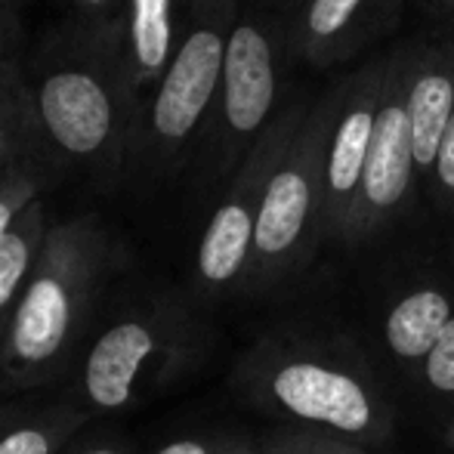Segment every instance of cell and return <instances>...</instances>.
I'll use <instances>...</instances> for the list:
<instances>
[{
	"instance_id": "cell-1",
	"label": "cell",
	"mask_w": 454,
	"mask_h": 454,
	"mask_svg": "<svg viewBox=\"0 0 454 454\" xmlns=\"http://www.w3.org/2000/svg\"><path fill=\"white\" fill-rule=\"evenodd\" d=\"M37 137L66 164L118 180L143 118L121 19H90L50 37L25 81Z\"/></svg>"
},
{
	"instance_id": "cell-2",
	"label": "cell",
	"mask_w": 454,
	"mask_h": 454,
	"mask_svg": "<svg viewBox=\"0 0 454 454\" xmlns=\"http://www.w3.org/2000/svg\"><path fill=\"white\" fill-rule=\"evenodd\" d=\"M239 387L266 414L349 442L387 445L395 408L356 347L318 337H270L239 364Z\"/></svg>"
},
{
	"instance_id": "cell-3",
	"label": "cell",
	"mask_w": 454,
	"mask_h": 454,
	"mask_svg": "<svg viewBox=\"0 0 454 454\" xmlns=\"http://www.w3.org/2000/svg\"><path fill=\"white\" fill-rule=\"evenodd\" d=\"M108 270L106 232L93 220L56 223L0 347V387L35 389L53 380L78 347Z\"/></svg>"
},
{
	"instance_id": "cell-4",
	"label": "cell",
	"mask_w": 454,
	"mask_h": 454,
	"mask_svg": "<svg viewBox=\"0 0 454 454\" xmlns=\"http://www.w3.org/2000/svg\"><path fill=\"white\" fill-rule=\"evenodd\" d=\"M239 19L241 0H176L174 56L145 106L130 149V164L139 174H164L183 161L214 108Z\"/></svg>"
},
{
	"instance_id": "cell-5",
	"label": "cell",
	"mask_w": 454,
	"mask_h": 454,
	"mask_svg": "<svg viewBox=\"0 0 454 454\" xmlns=\"http://www.w3.org/2000/svg\"><path fill=\"white\" fill-rule=\"evenodd\" d=\"M347 81L322 93L306 112L300 130L281 161L275 164L260 204L254 254L247 266L245 294H266L306 270L322 245L325 214V152Z\"/></svg>"
},
{
	"instance_id": "cell-6",
	"label": "cell",
	"mask_w": 454,
	"mask_h": 454,
	"mask_svg": "<svg viewBox=\"0 0 454 454\" xmlns=\"http://www.w3.org/2000/svg\"><path fill=\"white\" fill-rule=\"evenodd\" d=\"M201 328L180 303H152L114 318L84 356L81 389L96 411H127L180 377L201 349Z\"/></svg>"
},
{
	"instance_id": "cell-7",
	"label": "cell",
	"mask_w": 454,
	"mask_h": 454,
	"mask_svg": "<svg viewBox=\"0 0 454 454\" xmlns=\"http://www.w3.org/2000/svg\"><path fill=\"white\" fill-rule=\"evenodd\" d=\"M306 112H309V106L303 99H291L287 106H281L266 124V130L245 152L239 168L232 170V180H229L220 204L204 226L201 241H198L195 275L198 287L207 297H223V294L241 291V285H245L266 183H270L285 149L291 145L294 133L303 124Z\"/></svg>"
},
{
	"instance_id": "cell-8",
	"label": "cell",
	"mask_w": 454,
	"mask_h": 454,
	"mask_svg": "<svg viewBox=\"0 0 454 454\" xmlns=\"http://www.w3.org/2000/svg\"><path fill=\"white\" fill-rule=\"evenodd\" d=\"M287 25L263 12H245L229 37L220 90L214 99V174L232 176L278 106Z\"/></svg>"
},
{
	"instance_id": "cell-9",
	"label": "cell",
	"mask_w": 454,
	"mask_h": 454,
	"mask_svg": "<svg viewBox=\"0 0 454 454\" xmlns=\"http://www.w3.org/2000/svg\"><path fill=\"white\" fill-rule=\"evenodd\" d=\"M405 74L408 50H402V53H393V59H389V74L387 87H383L380 108H377L368 164H364L359 195H356L353 214L347 220L340 245L356 247L377 239L383 229L393 226L405 214L414 198V185L420 183L405 102Z\"/></svg>"
},
{
	"instance_id": "cell-10",
	"label": "cell",
	"mask_w": 454,
	"mask_h": 454,
	"mask_svg": "<svg viewBox=\"0 0 454 454\" xmlns=\"http://www.w3.org/2000/svg\"><path fill=\"white\" fill-rule=\"evenodd\" d=\"M389 59L393 53L368 62L353 78H347V90H343L340 108L331 124L328 152H325V241H340L349 214H353L364 164H368L371 139H374L377 108H380L383 87H387Z\"/></svg>"
},
{
	"instance_id": "cell-11",
	"label": "cell",
	"mask_w": 454,
	"mask_h": 454,
	"mask_svg": "<svg viewBox=\"0 0 454 454\" xmlns=\"http://www.w3.org/2000/svg\"><path fill=\"white\" fill-rule=\"evenodd\" d=\"M405 0H297L287 22V53L316 68L356 56L399 19Z\"/></svg>"
},
{
	"instance_id": "cell-12",
	"label": "cell",
	"mask_w": 454,
	"mask_h": 454,
	"mask_svg": "<svg viewBox=\"0 0 454 454\" xmlns=\"http://www.w3.org/2000/svg\"><path fill=\"white\" fill-rule=\"evenodd\" d=\"M405 102L411 121L414 164L420 183L430 180L442 133L454 114V41L408 50Z\"/></svg>"
},
{
	"instance_id": "cell-13",
	"label": "cell",
	"mask_w": 454,
	"mask_h": 454,
	"mask_svg": "<svg viewBox=\"0 0 454 454\" xmlns=\"http://www.w3.org/2000/svg\"><path fill=\"white\" fill-rule=\"evenodd\" d=\"M451 316L454 297L442 285H418L402 294L383 318V347L395 368L414 377V371L427 359Z\"/></svg>"
},
{
	"instance_id": "cell-14",
	"label": "cell",
	"mask_w": 454,
	"mask_h": 454,
	"mask_svg": "<svg viewBox=\"0 0 454 454\" xmlns=\"http://www.w3.org/2000/svg\"><path fill=\"white\" fill-rule=\"evenodd\" d=\"M121 25H124V53L127 68H130V84L145 112L152 93L168 72L170 56H174L176 0H127Z\"/></svg>"
},
{
	"instance_id": "cell-15",
	"label": "cell",
	"mask_w": 454,
	"mask_h": 454,
	"mask_svg": "<svg viewBox=\"0 0 454 454\" xmlns=\"http://www.w3.org/2000/svg\"><path fill=\"white\" fill-rule=\"evenodd\" d=\"M47 229V207H43V198L37 195L35 201H28L19 210L10 229L0 235V347H4L12 316H16L19 297H22L31 270L37 263Z\"/></svg>"
},
{
	"instance_id": "cell-16",
	"label": "cell",
	"mask_w": 454,
	"mask_h": 454,
	"mask_svg": "<svg viewBox=\"0 0 454 454\" xmlns=\"http://www.w3.org/2000/svg\"><path fill=\"white\" fill-rule=\"evenodd\" d=\"M84 420L78 411L0 414V454H59Z\"/></svg>"
},
{
	"instance_id": "cell-17",
	"label": "cell",
	"mask_w": 454,
	"mask_h": 454,
	"mask_svg": "<svg viewBox=\"0 0 454 454\" xmlns=\"http://www.w3.org/2000/svg\"><path fill=\"white\" fill-rule=\"evenodd\" d=\"M35 130L25 84L0 62V155H19V145Z\"/></svg>"
},
{
	"instance_id": "cell-18",
	"label": "cell",
	"mask_w": 454,
	"mask_h": 454,
	"mask_svg": "<svg viewBox=\"0 0 454 454\" xmlns=\"http://www.w3.org/2000/svg\"><path fill=\"white\" fill-rule=\"evenodd\" d=\"M411 380L433 399L454 402V316L427 353V359L420 362V368L414 371Z\"/></svg>"
},
{
	"instance_id": "cell-19",
	"label": "cell",
	"mask_w": 454,
	"mask_h": 454,
	"mask_svg": "<svg viewBox=\"0 0 454 454\" xmlns=\"http://www.w3.org/2000/svg\"><path fill=\"white\" fill-rule=\"evenodd\" d=\"M41 195V176L31 168H16L10 180L0 185V235L10 229V223L19 216V210Z\"/></svg>"
},
{
	"instance_id": "cell-20",
	"label": "cell",
	"mask_w": 454,
	"mask_h": 454,
	"mask_svg": "<svg viewBox=\"0 0 454 454\" xmlns=\"http://www.w3.org/2000/svg\"><path fill=\"white\" fill-rule=\"evenodd\" d=\"M285 454H374L368 445L349 442V439L331 436V433L312 430V427H291L287 430Z\"/></svg>"
},
{
	"instance_id": "cell-21",
	"label": "cell",
	"mask_w": 454,
	"mask_h": 454,
	"mask_svg": "<svg viewBox=\"0 0 454 454\" xmlns=\"http://www.w3.org/2000/svg\"><path fill=\"white\" fill-rule=\"evenodd\" d=\"M427 185H430L433 201H436L439 207L442 210L454 207V114L442 133V143H439V152H436V164H433Z\"/></svg>"
},
{
	"instance_id": "cell-22",
	"label": "cell",
	"mask_w": 454,
	"mask_h": 454,
	"mask_svg": "<svg viewBox=\"0 0 454 454\" xmlns=\"http://www.w3.org/2000/svg\"><path fill=\"white\" fill-rule=\"evenodd\" d=\"M241 439L235 436H192V439H176L168 442L164 449H158L155 454H226L229 449H235Z\"/></svg>"
},
{
	"instance_id": "cell-23",
	"label": "cell",
	"mask_w": 454,
	"mask_h": 454,
	"mask_svg": "<svg viewBox=\"0 0 454 454\" xmlns=\"http://www.w3.org/2000/svg\"><path fill=\"white\" fill-rule=\"evenodd\" d=\"M287 449V430L272 433V436L260 439V442H251V439H241L235 449H229L226 454H285Z\"/></svg>"
},
{
	"instance_id": "cell-24",
	"label": "cell",
	"mask_w": 454,
	"mask_h": 454,
	"mask_svg": "<svg viewBox=\"0 0 454 454\" xmlns=\"http://www.w3.org/2000/svg\"><path fill=\"white\" fill-rule=\"evenodd\" d=\"M87 19H121L124 16L127 0H74Z\"/></svg>"
},
{
	"instance_id": "cell-25",
	"label": "cell",
	"mask_w": 454,
	"mask_h": 454,
	"mask_svg": "<svg viewBox=\"0 0 454 454\" xmlns=\"http://www.w3.org/2000/svg\"><path fill=\"white\" fill-rule=\"evenodd\" d=\"M12 41H16V19H12L10 0H0V62L10 53Z\"/></svg>"
},
{
	"instance_id": "cell-26",
	"label": "cell",
	"mask_w": 454,
	"mask_h": 454,
	"mask_svg": "<svg viewBox=\"0 0 454 454\" xmlns=\"http://www.w3.org/2000/svg\"><path fill=\"white\" fill-rule=\"evenodd\" d=\"M72 454H127V451L118 449V445H84V449H78Z\"/></svg>"
},
{
	"instance_id": "cell-27",
	"label": "cell",
	"mask_w": 454,
	"mask_h": 454,
	"mask_svg": "<svg viewBox=\"0 0 454 454\" xmlns=\"http://www.w3.org/2000/svg\"><path fill=\"white\" fill-rule=\"evenodd\" d=\"M16 158H19V155H0V185H4L6 180H10V174L19 168Z\"/></svg>"
},
{
	"instance_id": "cell-28",
	"label": "cell",
	"mask_w": 454,
	"mask_h": 454,
	"mask_svg": "<svg viewBox=\"0 0 454 454\" xmlns=\"http://www.w3.org/2000/svg\"><path fill=\"white\" fill-rule=\"evenodd\" d=\"M442 439H445V445H449V449L454 451V420H449V424H445Z\"/></svg>"
},
{
	"instance_id": "cell-29",
	"label": "cell",
	"mask_w": 454,
	"mask_h": 454,
	"mask_svg": "<svg viewBox=\"0 0 454 454\" xmlns=\"http://www.w3.org/2000/svg\"><path fill=\"white\" fill-rule=\"evenodd\" d=\"M436 6H439V10H451L454 12V0H436Z\"/></svg>"
}]
</instances>
